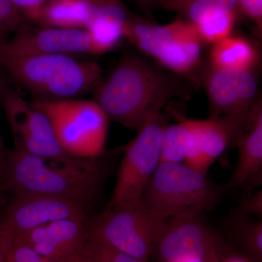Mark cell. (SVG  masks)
<instances>
[{"label": "cell", "mask_w": 262, "mask_h": 262, "mask_svg": "<svg viewBox=\"0 0 262 262\" xmlns=\"http://www.w3.org/2000/svg\"><path fill=\"white\" fill-rule=\"evenodd\" d=\"M182 76L163 72L139 57L119 62L98 88L94 101L110 120L136 130L170 100L188 94Z\"/></svg>", "instance_id": "1"}, {"label": "cell", "mask_w": 262, "mask_h": 262, "mask_svg": "<svg viewBox=\"0 0 262 262\" xmlns=\"http://www.w3.org/2000/svg\"><path fill=\"white\" fill-rule=\"evenodd\" d=\"M106 177L104 164L98 158L48 159L14 148L8 151L5 186L11 194L58 196L88 210L99 195Z\"/></svg>", "instance_id": "2"}, {"label": "cell", "mask_w": 262, "mask_h": 262, "mask_svg": "<svg viewBox=\"0 0 262 262\" xmlns=\"http://www.w3.org/2000/svg\"><path fill=\"white\" fill-rule=\"evenodd\" d=\"M0 65L42 100L68 99L83 94L102 75V69L95 62L77 61L67 55L0 53Z\"/></svg>", "instance_id": "3"}, {"label": "cell", "mask_w": 262, "mask_h": 262, "mask_svg": "<svg viewBox=\"0 0 262 262\" xmlns=\"http://www.w3.org/2000/svg\"><path fill=\"white\" fill-rule=\"evenodd\" d=\"M222 189L184 163L160 162L141 201L163 220L201 214L214 208Z\"/></svg>", "instance_id": "4"}, {"label": "cell", "mask_w": 262, "mask_h": 262, "mask_svg": "<svg viewBox=\"0 0 262 262\" xmlns=\"http://www.w3.org/2000/svg\"><path fill=\"white\" fill-rule=\"evenodd\" d=\"M167 221L150 211L141 199L110 204L106 211L87 226L86 239L149 262Z\"/></svg>", "instance_id": "5"}, {"label": "cell", "mask_w": 262, "mask_h": 262, "mask_svg": "<svg viewBox=\"0 0 262 262\" xmlns=\"http://www.w3.org/2000/svg\"><path fill=\"white\" fill-rule=\"evenodd\" d=\"M32 104L46 114L57 141L67 153L85 159L102 155L110 119L96 101L37 99Z\"/></svg>", "instance_id": "6"}, {"label": "cell", "mask_w": 262, "mask_h": 262, "mask_svg": "<svg viewBox=\"0 0 262 262\" xmlns=\"http://www.w3.org/2000/svg\"><path fill=\"white\" fill-rule=\"evenodd\" d=\"M123 35L138 49L182 77L195 70L201 61L202 42L196 25L187 20L179 18L158 25L130 16Z\"/></svg>", "instance_id": "7"}, {"label": "cell", "mask_w": 262, "mask_h": 262, "mask_svg": "<svg viewBox=\"0 0 262 262\" xmlns=\"http://www.w3.org/2000/svg\"><path fill=\"white\" fill-rule=\"evenodd\" d=\"M161 113L146 119L127 146L110 204L139 201L160 163V141L165 126Z\"/></svg>", "instance_id": "8"}, {"label": "cell", "mask_w": 262, "mask_h": 262, "mask_svg": "<svg viewBox=\"0 0 262 262\" xmlns=\"http://www.w3.org/2000/svg\"><path fill=\"white\" fill-rule=\"evenodd\" d=\"M155 252L160 262H221L232 251L196 214L167 221Z\"/></svg>", "instance_id": "9"}, {"label": "cell", "mask_w": 262, "mask_h": 262, "mask_svg": "<svg viewBox=\"0 0 262 262\" xmlns=\"http://www.w3.org/2000/svg\"><path fill=\"white\" fill-rule=\"evenodd\" d=\"M3 106L15 141V149L48 158L66 160L67 153L57 141L46 114L12 90L5 89Z\"/></svg>", "instance_id": "10"}, {"label": "cell", "mask_w": 262, "mask_h": 262, "mask_svg": "<svg viewBox=\"0 0 262 262\" xmlns=\"http://www.w3.org/2000/svg\"><path fill=\"white\" fill-rule=\"evenodd\" d=\"M0 53L24 56L32 54H103L102 46L83 29H18L13 39L0 43Z\"/></svg>", "instance_id": "11"}, {"label": "cell", "mask_w": 262, "mask_h": 262, "mask_svg": "<svg viewBox=\"0 0 262 262\" xmlns=\"http://www.w3.org/2000/svg\"><path fill=\"white\" fill-rule=\"evenodd\" d=\"M203 83L209 101L211 117L247 113L258 101V82L251 70L211 66Z\"/></svg>", "instance_id": "12"}, {"label": "cell", "mask_w": 262, "mask_h": 262, "mask_svg": "<svg viewBox=\"0 0 262 262\" xmlns=\"http://www.w3.org/2000/svg\"><path fill=\"white\" fill-rule=\"evenodd\" d=\"M5 222L20 234L61 220L87 222V209L65 198L39 194H12L7 205Z\"/></svg>", "instance_id": "13"}, {"label": "cell", "mask_w": 262, "mask_h": 262, "mask_svg": "<svg viewBox=\"0 0 262 262\" xmlns=\"http://www.w3.org/2000/svg\"><path fill=\"white\" fill-rule=\"evenodd\" d=\"M250 112L201 120L195 146L183 163L207 174L221 155L229 146L237 144L247 125Z\"/></svg>", "instance_id": "14"}, {"label": "cell", "mask_w": 262, "mask_h": 262, "mask_svg": "<svg viewBox=\"0 0 262 262\" xmlns=\"http://www.w3.org/2000/svg\"><path fill=\"white\" fill-rule=\"evenodd\" d=\"M86 223L56 220L15 234L14 241L32 248L42 257L62 261L83 249L87 237Z\"/></svg>", "instance_id": "15"}, {"label": "cell", "mask_w": 262, "mask_h": 262, "mask_svg": "<svg viewBox=\"0 0 262 262\" xmlns=\"http://www.w3.org/2000/svg\"><path fill=\"white\" fill-rule=\"evenodd\" d=\"M236 146L239 156L237 165L227 187L233 189L261 173L262 106L258 99L250 112L247 125Z\"/></svg>", "instance_id": "16"}, {"label": "cell", "mask_w": 262, "mask_h": 262, "mask_svg": "<svg viewBox=\"0 0 262 262\" xmlns=\"http://www.w3.org/2000/svg\"><path fill=\"white\" fill-rule=\"evenodd\" d=\"M91 0H51L37 21L50 28L85 29L91 17Z\"/></svg>", "instance_id": "17"}, {"label": "cell", "mask_w": 262, "mask_h": 262, "mask_svg": "<svg viewBox=\"0 0 262 262\" xmlns=\"http://www.w3.org/2000/svg\"><path fill=\"white\" fill-rule=\"evenodd\" d=\"M201 120L165 125L160 141V162L183 163L195 146Z\"/></svg>", "instance_id": "18"}, {"label": "cell", "mask_w": 262, "mask_h": 262, "mask_svg": "<svg viewBox=\"0 0 262 262\" xmlns=\"http://www.w3.org/2000/svg\"><path fill=\"white\" fill-rule=\"evenodd\" d=\"M237 0H155L154 8L173 11L179 18L198 25L236 10Z\"/></svg>", "instance_id": "19"}, {"label": "cell", "mask_w": 262, "mask_h": 262, "mask_svg": "<svg viewBox=\"0 0 262 262\" xmlns=\"http://www.w3.org/2000/svg\"><path fill=\"white\" fill-rule=\"evenodd\" d=\"M210 57L213 67L230 70H251L258 61L257 51L249 41L232 36L213 44Z\"/></svg>", "instance_id": "20"}, {"label": "cell", "mask_w": 262, "mask_h": 262, "mask_svg": "<svg viewBox=\"0 0 262 262\" xmlns=\"http://www.w3.org/2000/svg\"><path fill=\"white\" fill-rule=\"evenodd\" d=\"M232 233L244 256L253 262L262 261L261 221L256 222L248 218V215L239 214L234 221Z\"/></svg>", "instance_id": "21"}, {"label": "cell", "mask_w": 262, "mask_h": 262, "mask_svg": "<svg viewBox=\"0 0 262 262\" xmlns=\"http://www.w3.org/2000/svg\"><path fill=\"white\" fill-rule=\"evenodd\" d=\"M236 19L237 10H232L196 25L201 42L213 45L231 36L235 25Z\"/></svg>", "instance_id": "22"}, {"label": "cell", "mask_w": 262, "mask_h": 262, "mask_svg": "<svg viewBox=\"0 0 262 262\" xmlns=\"http://www.w3.org/2000/svg\"><path fill=\"white\" fill-rule=\"evenodd\" d=\"M83 251L94 262H146L92 239H86Z\"/></svg>", "instance_id": "23"}, {"label": "cell", "mask_w": 262, "mask_h": 262, "mask_svg": "<svg viewBox=\"0 0 262 262\" xmlns=\"http://www.w3.org/2000/svg\"><path fill=\"white\" fill-rule=\"evenodd\" d=\"M22 20L21 12L12 0H0V29L2 32L18 29Z\"/></svg>", "instance_id": "24"}, {"label": "cell", "mask_w": 262, "mask_h": 262, "mask_svg": "<svg viewBox=\"0 0 262 262\" xmlns=\"http://www.w3.org/2000/svg\"><path fill=\"white\" fill-rule=\"evenodd\" d=\"M43 259L44 257L32 248L14 241L5 258V262H42Z\"/></svg>", "instance_id": "25"}, {"label": "cell", "mask_w": 262, "mask_h": 262, "mask_svg": "<svg viewBox=\"0 0 262 262\" xmlns=\"http://www.w3.org/2000/svg\"><path fill=\"white\" fill-rule=\"evenodd\" d=\"M236 10L241 12L246 18L253 21L261 35L262 0H237Z\"/></svg>", "instance_id": "26"}, {"label": "cell", "mask_w": 262, "mask_h": 262, "mask_svg": "<svg viewBox=\"0 0 262 262\" xmlns=\"http://www.w3.org/2000/svg\"><path fill=\"white\" fill-rule=\"evenodd\" d=\"M24 16L37 21L47 0H12Z\"/></svg>", "instance_id": "27"}, {"label": "cell", "mask_w": 262, "mask_h": 262, "mask_svg": "<svg viewBox=\"0 0 262 262\" xmlns=\"http://www.w3.org/2000/svg\"><path fill=\"white\" fill-rule=\"evenodd\" d=\"M239 214L253 215L258 217L262 215V192L255 193L248 196L242 203L239 204Z\"/></svg>", "instance_id": "28"}, {"label": "cell", "mask_w": 262, "mask_h": 262, "mask_svg": "<svg viewBox=\"0 0 262 262\" xmlns=\"http://www.w3.org/2000/svg\"><path fill=\"white\" fill-rule=\"evenodd\" d=\"M15 237L14 231L4 219H0V261L5 262V258L14 243Z\"/></svg>", "instance_id": "29"}, {"label": "cell", "mask_w": 262, "mask_h": 262, "mask_svg": "<svg viewBox=\"0 0 262 262\" xmlns=\"http://www.w3.org/2000/svg\"><path fill=\"white\" fill-rule=\"evenodd\" d=\"M8 151V150L5 149L3 139L0 134V184L3 185H5Z\"/></svg>", "instance_id": "30"}, {"label": "cell", "mask_w": 262, "mask_h": 262, "mask_svg": "<svg viewBox=\"0 0 262 262\" xmlns=\"http://www.w3.org/2000/svg\"><path fill=\"white\" fill-rule=\"evenodd\" d=\"M221 262H253L244 255L236 254L233 252L229 253Z\"/></svg>", "instance_id": "31"}, {"label": "cell", "mask_w": 262, "mask_h": 262, "mask_svg": "<svg viewBox=\"0 0 262 262\" xmlns=\"http://www.w3.org/2000/svg\"><path fill=\"white\" fill-rule=\"evenodd\" d=\"M59 262H94L91 258L84 252L83 249L80 253H77L72 257Z\"/></svg>", "instance_id": "32"}, {"label": "cell", "mask_w": 262, "mask_h": 262, "mask_svg": "<svg viewBox=\"0 0 262 262\" xmlns=\"http://www.w3.org/2000/svg\"><path fill=\"white\" fill-rule=\"evenodd\" d=\"M132 1L146 13H150L151 9L154 8L155 0H132Z\"/></svg>", "instance_id": "33"}, {"label": "cell", "mask_w": 262, "mask_h": 262, "mask_svg": "<svg viewBox=\"0 0 262 262\" xmlns=\"http://www.w3.org/2000/svg\"><path fill=\"white\" fill-rule=\"evenodd\" d=\"M9 194L10 193L5 186L0 184V208L5 206H7L8 202L10 201L9 196H8Z\"/></svg>", "instance_id": "34"}, {"label": "cell", "mask_w": 262, "mask_h": 262, "mask_svg": "<svg viewBox=\"0 0 262 262\" xmlns=\"http://www.w3.org/2000/svg\"><path fill=\"white\" fill-rule=\"evenodd\" d=\"M5 89L3 88V82H2L1 79H0V96H3V92H4Z\"/></svg>", "instance_id": "35"}, {"label": "cell", "mask_w": 262, "mask_h": 262, "mask_svg": "<svg viewBox=\"0 0 262 262\" xmlns=\"http://www.w3.org/2000/svg\"><path fill=\"white\" fill-rule=\"evenodd\" d=\"M42 262H59L56 261V260L50 259V258H44Z\"/></svg>", "instance_id": "36"}, {"label": "cell", "mask_w": 262, "mask_h": 262, "mask_svg": "<svg viewBox=\"0 0 262 262\" xmlns=\"http://www.w3.org/2000/svg\"><path fill=\"white\" fill-rule=\"evenodd\" d=\"M1 32H2V31H1V29H0V33H1Z\"/></svg>", "instance_id": "37"}, {"label": "cell", "mask_w": 262, "mask_h": 262, "mask_svg": "<svg viewBox=\"0 0 262 262\" xmlns=\"http://www.w3.org/2000/svg\"><path fill=\"white\" fill-rule=\"evenodd\" d=\"M0 262H4V261H0Z\"/></svg>", "instance_id": "38"}]
</instances>
